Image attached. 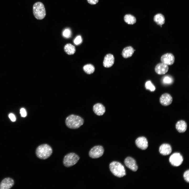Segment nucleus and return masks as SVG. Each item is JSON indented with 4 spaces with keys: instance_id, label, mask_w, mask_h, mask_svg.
<instances>
[{
    "instance_id": "nucleus-1",
    "label": "nucleus",
    "mask_w": 189,
    "mask_h": 189,
    "mask_svg": "<svg viewBox=\"0 0 189 189\" xmlns=\"http://www.w3.org/2000/svg\"><path fill=\"white\" fill-rule=\"evenodd\" d=\"M52 153L51 147L47 144H43L38 146L36 150V154L39 158L43 160L49 157Z\"/></svg>"
},
{
    "instance_id": "nucleus-2",
    "label": "nucleus",
    "mask_w": 189,
    "mask_h": 189,
    "mask_svg": "<svg viewBox=\"0 0 189 189\" xmlns=\"http://www.w3.org/2000/svg\"><path fill=\"white\" fill-rule=\"evenodd\" d=\"M83 123V119L82 118L74 114L69 116L65 120L67 126L71 129H77L82 125Z\"/></svg>"
},
{
    "instance_id": "nucleus-3",
    "label": "nucleus",
    "mask_w": 189,
    "mask_h": 189,
    "mask_svg": "<svg viewBox=\"0 0 189 189\" xmlns=\"http://www.w3.org/2000/svg\"><path fill=\"white\" fill-rule=\"evenodd\" d=\"M109 167L111 171L115 176L121 177L126 175L124 166L119 162L113 161L110 164Z\"/></svg>"
},
{
    "instance_id": "nucleus-4",
    "label": "nucleus",
    "mask_w": 189,
    "mask_h": 189,
    "mask_svg": "<svg viewBox=\"0 0 189 189\" xmlns=\"http://www.w3.org/2000/svg\"><path fill=\"white\" fill-rule=\"evenodd\" d=\"M33 13L37 19L41 20L44 18L46 14L45 9L43 4L40 2L35 3L33 6Z\"/></svg>"
},
{
    "instance_id": "nucleus-5",
    "label": "nucleus",
    "mask_w": 189,
    "mask_h": 189,
    "mask_svg": "<svg viewBox=\"0 0 189 189\" xmlns=\"http://www.w3.org/2000/svg\"><path fill=\"white\" fill-rule=\"evenodd\" d=\"M80 159L79 156L76 154L71 153L65 155L63 160L64 166L70 167L75 165Z\"/></svg>"
},
{
    "instance_id": "nucleus-6",
    "label": "nucleus",
    "mask_w": 189,
    "mask_h": 189,
    "mask_svg": "<svg viewBox=\"0 0 189 189\" xmlns=\"http://www.w3.org/2000/svg\"><path fill=\"white\" fill-rule=\"evenodd\" d=\"M104 149L100 145L96 146L92 148L89 151L90 156L92 158H97L101 156L103 154Z\"/></svg>"
},
{
    "instance_id": "nucleus-7",
    "label": "nucleus",
    "mask_w": 189,
    "mask_h": 189,
    "mask_svg": "<svg viewBox=\"0 0 189 189\" xmlns=\"http://www.w3.org/2000/svg\"><path fill=\"white\" fill-rule=\"evenodd\" d=\"M183 160L182 156L181 154L177 153H173L170 157L169 161L173 166H180Z\"/></svg>"
},
{
    "instance_id": "nucleus-8",
    "label": "nucleus",
    "mask_w": 189,
    "mask_h": 189,
    "mask_svg": "<svg viewBox=\"0 0 189 189\" xmlns=\"http://www.w3.org/2000/svg\"><path fill=\"white\" fill-rule=\"evenodd\" d=\"M14 183V180L12 178H5L0 183V189H9L13 186Z\"/></svg>"
},
{
    "instance_id": "nucleus-9",
    "label": "nucleus",
    "mask_w": 189,
    "mask_h": 189,
    "mask_svg": "<svg viewBox=\"0 0 189 189\" xmlns=\"http://www.w3.org/2000/svg\"><path fill=\"white\" fill-rule=\"evenodd\" d=\"M124 163L127 167L134 171H136L138 169V167L135 160L131 157L126 158L124 160Z\"/></svg>"
},
{
    "instance_id": "nucleus-10",
    "label": "nucleus",
    "mask_w": 189,
    "mask_h": 189,
    "mask_svg": "<svg viewBox=\"0 0 189 189\" xmlns=\"http://www.w3.org/2000/svg\"><path fill=\"white\" fill-rule=\"evenodd\" d=\"M173 99L171 96L169 94L165 93L160 96L159 101L162 106H167L170 104L172 102Z\"/></svg>"
},
{
    "instance_id": "nucleus-11",
    "label": "nucleus",
    "mask_w": 189,
    "mask_h": 189,
    "mask_svg": "<svg viewBox=\"0 0 189 189\" xmlns=\"http://www.w3.org/2000/svg\"><path fill=\"white\" fill-rule=\"evenodd\" d=\"M136 146L139 148L143 150L146 149L148 146V141L146 138L144 136L138 138L135 141Z\"/></svg>"
},
{
    "instance_id": "nucleus-12",
    "label": "nucleus",
    "mask_w": 189,
    "mask_h": 189,
    "mask_svg": "<svg viewBox=\"0 0 189 189\" xmlns=\"http://www.w3.org/2000/svg\"><path fill=\"white\" fill-rule=\"evenodd\" d=\"M175 60V57L172 54L169 53L164 54L161 58V60L162 62L167 65L173 64Z\"/></svg>"
},
{
    "instance_id": "nucleus-13",
    "label": "nucleus",
    "mask_w": 189,
    "mask_h": 189,
    "mask_svg": "<svg viewBox=\"0 0 189 189\" xmlns=\"http://www.w3.org/2000/svg\"><path fill=\"white\" fill-rule=\"evenodd\" d=\"M114 62V58L113 55L110 54H108L104 57L103 66L106 68L111 67L113 65Z\"/></svg>"
},
{
    "instance_id": "nucleus-14",
    "label": "nucleus",
    "mask_w": 189,
    "mask_h": 189,
    "mask_svg": "<svg viewBox=\"0 0 189 189\" xmlns=\"http://www.w3.org/2000/svg\"><path fill=\"white\" fill-rule=\"evenodd\" d=\"M169 67L167 65L162 62L158 64L156 66L155 68V71L157 74L162 75L166 73Z\"/></svg>"
},
{
    "instance_id": "nucleus-15",
    "label": "nucleus",
    "mask_w": 189,
    "mask_h": 189,
    "mask_svg": "<svg viewBox=\"0 0 189 189\" xmlns=\"http://www.w3.org/2000/svg\"><path fill=\"white\" fill-rule=\"evenodd\" d=\"M172 148L171 146L167 144H164L159 147V152L160 154L163 155H169L171 152Z\"/></svg>"
},
{
    "instance_id": "nucleus-16",
    "label": "nucleus",
    "mask_w": 189,
    "mask_h": 189,
    "mask_svg": "<svg viewBox=\"0 0 189 189\" xmlns=\"http://www.w3.org/2000/svg\"><path fill=\"white\" fill-rule=\"evenodd\" d=\"M93 110L94 113L99 116L103 115L105 112V107L100 103H97L94 104L93 106Z\"/></svg>"
},
{
    "instance_id": "nucleus-17",
    "label": "nucleus",
    "mask_w": 189,
    "mask_h": 189,
    "mask_svg": "<svg viewBox=\"0 0 189 189\" xmlns=\"http://www.w3.org/2000/svg\"><path fill=\"white\" fill-rule=\"evenodd\" d=\"M187 125L186 122L183 120H180L177 122L175 125L177 130L179 133L185 132L187 129Z\"/></svg>"
},
{
    "instance_id": "nucleus-18",
    "label": "nucleus",
    "mask_w": 189,
    "mask_h": 189,
    "mask_svg": "<svg viewBox=\"0 0 189 189\" xmlns=\"http://www.w3.org/2000/svg\"><path fill=\"white\" fill-rule=\"evenodd\" d=\"M134 50L133 48L130 46L126 47L123 49L122 55L123 57L127 58L131 57L134 53Z\"/></svg>"
},
{
    "instance_id": "nucleus-19",
    "label": "nucleus",
    "mask_w": 189,
    "mask_h": 189,
    "mask_svg": "<svg viewBox=\"0 0 189 189\" xmlns=\"http://www.w3.org/2000/svg\"><path fill=\"white\" fill-rule=\"evenodd\" d=\"M154 20L158 25L161 27L165 22V18L164 15L161 13L156 14L154 17Z\"/></svg>"
},
{
    "instance_id": "nucleus-20",
    "label": "nucleus",
    "mask_w": 189,
    "mask_h": 189,
    "mask_svg": "<svg viewBox=\"0 0 189 189\" xmlns=\"http://www.w3.org/2000/svg\"><path fill=\"white\" fill-rule=\"evenodd\" d=\"M64 49L65 52L69 55L74 54L76 51L75 46L71 44H66L64 47Z\"/></svg>"
},
{
    "instance_id": "nucleus-21",
    "label": "nucleus",
    "mask_w": 189,
    "mask_h": 189,
    "mask_svg": "<svg viewBox=\"0 0 189 189\" xmlns=\"http://www.w3.org/2000/svg\"><path fill=\"white\" fill-rule=\"evenodd\" d=\"M124 20L125 23L130 25L134 24L136 22L135 17L130 14L125 15L124 17Z\"/></svg>"
},
{
    "instance_id": "nucleus-22",
    "label": "nucleus",
    "mask_w": 189,
    "mask_h": 189,
    "mask_svg": "<svg viewBox=\"0 0 189 189\" xmlns=\"http://www.w3.org/2000/svg\"><path fill=\"white\" fill-rule=\"evenodd\" d=\"M83 70L86 74H90L93 73L95 71L94 66L91 64H88L85 65L83 67Z\"/></svg>"
},
{
    "instance_id": "nucleus-23",
    "label": "nucleus",
    "mask_w": 189,
    "mask_h": 189,
    "mask_svg": "<svg viewBox=\"0 0 189 189\" xmlns=\"http://www.w3.org/2000/svg\"><path fill=\"white\" fill-rule=\"evenodd\" d=\"M173 79L170 76L167 75L164 77L162 79L163 82L165 84H169L173 82Z\"/></svg>"
},
{
    "instance_id": "nucleus-24",
    "label": "nucleus",
    "mask_w": 189,
    "mask_h": 189,
    "mask_svg": "<svg viewBox=\"0 0 189 189\" xmlns=\"http://www.w3.org/2000/svg\"><path fill=\"white\" fill-rule=\"evenodd\" d=\"M145 86L147 89L151 91H153L155 89V86L150 81H148L146 82Z\"/></svg>"
},
{
    "instance_id": "nucleus-25",
    "label": "nucleus",
    "mask_w": 189,
    "mask_h": 189,
    "mask_svg": "<svg viewBox=\"0 0 189 189\" xmlns=\"http://www.w3.org/2000/svg\"><path fill=\"white\" fill-rule=\"evenodd\" d=\"M71 31L69 29H66L63 32V36L65 38H69L71 36Z\"/></svg>"
},
{
    "instance_id": "nucleus-26",
    "label": "nucleus",
    "mask_w": 189,
    "mask_h": 189,
    "mask_svg": "<svg viewBox=\"0 0 189 189\" xmlns=\"http://www.w3.org/2000/svg\"><path fill=\"white\" fill-rule=\"evenodd\" d=\"M82 42V38L80 36H77L74 41V43L76 45L80 44Z\"/></svg>"
},
{
    "instance_id": "nucleus-27",
    "label": "nucleus",
    "mask_w": 189,
    "mask_h": 189,
    "mask_svg": "<svg viewBox=\"0 0 189 189\" xmlns=\"http://www.w3.org/2000/svg\"><path fill=\"white\" fill-rule=\"evenodd\" d=\"M183 177L185 180L187 182H189V170H188L185 172Z\"/></svg>"
},
{
    "instance_id": "nucleus-28",
    "label": "nucleus",
    "mask_w": 189,
    "mask_h": 189,
    "mask_svg": "<svg viewBox=\"0 0 189 189\" xmlns=\"http://www.w3.org/2000/svg\"><path fill=\"white\" fill-rule=\"evenodd\" d=\"M20 113L21 116L23 117H25L27 115V113L25 109L24 108H22L20 109Z\"/></svg>"
},
{
    "instance_id": "nucleus-29",
    "label": "nucleus",
    "mask_w": 189,
    "mask_h": 189,
    "mask_svg": "<svg viewBox=\"0 0 189 189\" xmlns=\"http://www.w3.org/2000/svg\"><path fill=\"white\" fill-rule=\"evenodd\" d=\"M87 1L89 3L92 5L96 4L98 1V0H87Z\"/></svg>"
},
{
    "instance_id": "nucleus-30",
    "label": "nucleus",
    "mask_w": 189,
    "mask_h": 189,
    "mask_svg": "<svg viewBox=\"0 0 189 189\" xmlns=\"http://www.w3.org/2000/svg\"><path fill=\"white\" fill-rule=\"evenodd\" d=\"M9 117L12 122H15L16 120V118L14 115L12 113H10L9 115Z\"/></svg>"
}]
</instances>
